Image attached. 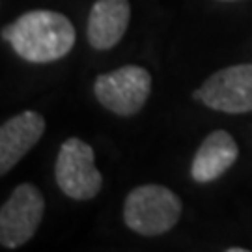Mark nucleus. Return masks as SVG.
<instances>
[{"mask_svg": "<svg viewBox=\"0 0 252 252\" xmlns=\"http://www.w3.org/2000/svg\"><path fill=\"white\" fill-rule=\"evenodd\" d=\"M95 97L118 116H133L142 110L152 94V75L140 65H122L99 75L94 82Z\"/></svg>", "mask_w": 252, "mask_h": 252, "instance_id": "4", "label": "nucleus"}, {"mask_svg": "<svg viewBox=\"0 0 252 252\" xmlns=\"http://www.w3.org/2000/svg\"><path fill=\"white\" fill-rule=\"evenodd\" d=\"M194 99L219 112H252V63H237L213 73L194 92Z\"/></svg>", "mask_w": 252, "mask_h": 252, "instance_id": "6", "label": "nucleus"}, {"mask_svg": "<svg viewBox=\"0 0 252 252\" xmlns=\"http://www.w3.org/2000/svg\"><path fill=\"white\" fill-rule=\"evenodd\" d=\"M45 133V118L34 110H23L0 127V174H8Z\"/></svg>", "mask_w": 252, "mask_h": 252, "instance_id": "7", "label": "nucleus"}, {"mask_svg": "<svg viewBox=\"0 0 252 252\" xmlns=\"http://www.w3.org/2000/svg\"><path fill=\"white\" fill-rule=\"evenodd\" d=\"M228 252H247V249H237V247H230Z\"/></svg>", "mask_w": 252, "mask_h": 252, "instance_id": "10", "label": "nucleus"}, {"mask_svg": "<svg viewBox=\"0 0 252 252\" xmlns=\"http://www.w3.org/2000/svg\"><path fill=\"white\" fill-rule=\"evenodd\" d=\"M239 157L234 136L224 129H217L202 140L190 162V178L196 183H211L230 170Z\"/></svg>", "mask_w": 252, "mask_h": 252, "instance_id": "8", "label": "nucleus"}, {"mask_svg": "<svg viewBox=\"0 0 252 252\" xmlns=\"http://www.w3.org/2000/svg\"><path fill=\"white\" fill-rule=\"evenodd\" d=\"M183 211L181 198L164 185H140L124 202V222L140 235L166 234L178 224Z\"/></svg>", "mask_w": 252, "mask_h": 252, "instance_id": "2", "label": "nucleus"}, {"mask_svg": "<svg viewBox=\"0 0 252 252\" xmlns=\"http://www.w3.org/2000/svg\"><path fill=\"white\" fill-rule=\"evenodd\" d=\"M2 37L23 60L49 63L71 51L77 34L65 15L53 9H34L2 28Z\"/></svg>", "mask_w": 252, "mask_h": 252, "instance_id": "1", "label": "nucleus"}, {"mask_svg": "<svg viewBox=\"0 0 252 252\" xmlns=\"http://www.w3.org/2000/svg\"><path fill=\"white\" fill-rule=\"evenodd\" d=\"M45 198L32 183L17 185L0 209V245L17 249L28 243L43 219Z\"/></svg>", "mask_w": 252, "mask_h": 252, "instance_id": "5", "label": "nucleus"}, {"mask_svg": "<svg viewBox=\"0 0 252 252\" xmlns=\"http://www.w3.org/2000/svg\"><path fill=\"white\" fill-rule=\"evenodd\" d=\"M129 0H97L92 6L86 37L95 51H108L120 43L129 27Z\"/></svg>", "mask_w": 252, "mask_h": 252, "instance_id": "9", "label": "nucleus"}, {"mask_svg": "<svg viewBox=\"0 0 252 252\" xmlns=\"http://www.w3.org/2000/svg\"><path fill=\"white\" fill-rule=\"evenodd\" d=\"M95 153L88 142L77 136L67 138L56 157L54 178L67 198L92 200L99 194L103 176L95 168Z\"/></svg>", "mask_w": 252, "mask_h": 252, "instance_id": "3", "label": "nucleus"}]
</instances>
